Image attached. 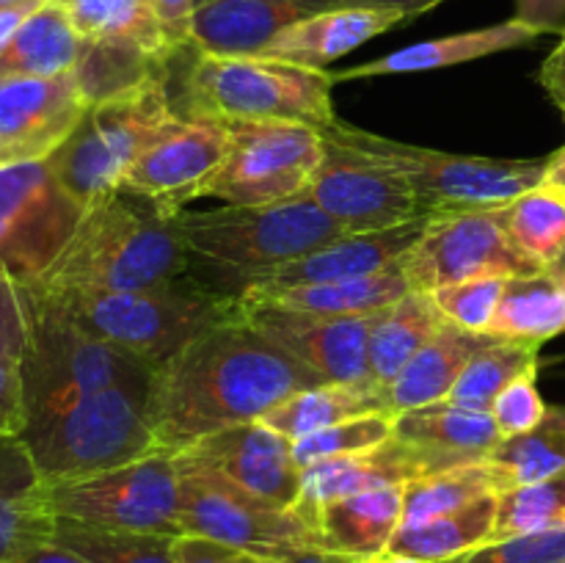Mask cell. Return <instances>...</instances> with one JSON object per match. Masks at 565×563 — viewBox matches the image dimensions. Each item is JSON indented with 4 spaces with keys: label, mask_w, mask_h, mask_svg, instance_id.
I'll return each mask as SVG.
<instances>
[{
    "label": "cell",
    "mask_w": 565,
    "mask_h": 563,
    "mask_svg": "<svg viewBox=\"0 0 565 563\" xmlns=\"http://www.w3.org/2000/svg\"><path fill=\"white\" fill-rule=\"evenodd\" d=\"M230 152V127L218 119L177 114L130 166L119 191L152 202L160 213L177 215L202 199L204 185Z\"/></svg>",
    "instance_id": "obj_16"
},
{
    "label": "cell",
    "mask_w": 565,
    "mask_h": 563,
    "mask_svg": "<svg viewBox=\"0 0 565 563\" xmlns=\"http://www.w3.org/2000/svg\"><path fill=\"white\" fill-rule=\"evenodd\" d=\"M33 11H36V9H33ZM28 14H31V11H3V14H0V47L9 42L11 33L20 28V22L25 20Z\"/></svg>",
    "instance_id": "obj_57"
},
{
    "label": "cell",
    "mask_w": 565,
    "mask_h": 563,
    "mask_svg": "<svg viewBox=\"0 0 565 563\" xmlns=\"http://www.w3.org/2000/svg\"><path fill=\"white\" fill-rule=\"evenodd\" d=\"M414 480L412 464L406 453L401 450L395 439L381 445L379 450L359 453V456L345 458H326L301 469V495L292 511L312 528L318 522V513L329 502L342 500V497L359 495V491L381 489V486L408 484ZM318 539V535H315Z\"/></svg>",
    "instance_id": "obj_26"
},
{
    "label": "cell",
    "mask_w": 565,
    "mask_h": 563,
    "mask_svg": "<svg viewBox=\"0 0 565 563\" xmlns=\"http://www.w3.org/2000/svg\"><path fill=\"white\" fill-rule=\"evenodd\" d=\"M403 486L406 484L381 486L329 502L315 522L320 550L362 561L384 555L392 535L403 524Z\"/></svg>",
    "instance_id": "obj_25"
},
{
    "label": "cell",
    "mask_w": 565,
    "mask_h": 563,
    "mask_svg": "<svg viewBox=\"0 0 565 563\" xmlns=\"http://www.w3.org/2000/svg\"><path fill=\"white\" fill-rule=\"evenodd\" d=\"M177 230L191 268H207L215 279L232 282L230 296H241L254 276L348 235L309 196L274 204H226L204 213L182 210Z\"/></svg>",
    "instance_id": "obj_4"
},
{
    "label": "cell",
    "mask_w": 565,
    "mask_h": 563,
    "mask_svg": "<svg viewBox=\"0 0 565 563\" xmlns=\"http://www.w3.org/2000/svg\"><path fill=\"white\" fill-rule=\"evenodd\" d=\"M565 331V282L555 270H539L508 282L489 334L502 340L546 342Z\"/></svg>",
    "instance_id": "obj_34"
},
{
    "label": "cell",
    "mask_w": 565,
    "mask_h": 563,
    "mask_svg": "<svg viewBox=\"0 0 565 563\" xmlns=\"http://www.w3.org/2000/svg\"><path fill=\"white\" fill-rule=\"evenodd\" d=\"M237 315L326 381H364L373 315H318L235 296Z\"/></svg>",
    "instance_id": "obj_17"
},
{
    "label": "cell",
    "mask_w": 565,
    "mask_h": 563,
    "mask_svg": "<svg viewBox=\"0 0 565 563\" xmlns=\"http://www.w3.org/2000/svg\"><path fill=\"white\" fill-rule=\"evenodd\" d=\"M83 39L58 0H47L20 22L0 47V77L70 75L81 59Z\"/></svg>",
    "instance_id": "obj_28"
},
{
    "label": "cell",
    "mask_w": 565,
    "mask_h": 563,
    "mask_svg": "<svg viewBox=\"0 0 565 563\" xmlns=\"http://www.w3.org/2000/svg\"><path fill=\"white\" fill-rule=\"evenodd\" d=\"M539 83L552 99L561 116L565 119V33L561 36V44L546 55V61L539 70Z\"/></svg>",
    "instance_id": "obj_52"
},
{
    "label": "cell",
    "mask_w": 565,
    "mask_h": 563,
    "mask_svg": "<svg viewBox=\"0 0 565 563\" xmlns=\"http://www.w3.org/2000/svg\"><path fill=\"white\" fill-rule=\"evenodd\" d=\"M230 152L202 196L226 204H274L307 196L323 160V132L298 121H224Z\"/></svg>",
    "instance_id": "obj_11"
},
{
    "label": "cell",
    "mask_w": 565,
    "mask_h": 563,
    "mask_svg": "<svg viewBox=\"0 0 565 563\" xmlns=\"http://www.w3.org/2000/svg\"><path fill=\"white\" fill-rule=\"evenodd\" d=\"M36 298L97 340L136 353L152 368L169 362L202 331L235 318V296L196 282H166L138 290H42Z\"/></svg>",
    "instance_id": "obj_3"
},
{
    "label": "cell",
    "mask_w": 565,
    "mask_h": 563,
    "mask_svg": "<svg viewBox=\"0 0 565 563\" xmlns=\"http://www.w3.org/2000/svg\"><path fill=\"white\" fill-rule=\"evenodd\" d=\"M58 517L44 497V486L0 489V563H22L39 546L53 544Z\"/></svg>",
    "instance_id": "obj_41"
},
{
    "label": "cell",
    "mask_w": 565,
    "mask_h": 563,
    "mask_svg": "<svg viewBox=\"0 0 565 563\" xmlns=\"http://www.w3.org/2000/svg\"><path fill=\"white\" fill-rule=\"evenodd\" d=\"M44 3H47V0H0V14H3V11H33Z\"/></svg>",
    "instance_id": "obj_58"
},
{
    "label": "cell",
    "mask_w": 565,
    "mask_h": 563,
    "mask_svg": "<svg viewBox=\"0 0 565 563\" xmlns=\"http://www.w3.org/2000/svg\"><path fill=\"white\" fill-rule=\"evenodd\" d=\"M544 36L535 28L524 25L522 20H505L489 28H475V31L452 33V36L428 39V42L408 44V47L395 50L390 55H381L375 61L351 66V70L331 72L334 83L359 81V77H381V75H412V72L445 70V66L469 64V61L486 59V55L505 53V50L524 47L535 39Z\"/></svg>",
    "instance_id": "obj_24"
},
{
    "label": "cell",
    "mask_w": 565,
    "mask_h": 563,
    "mask_svg": "<svg viewBox=\"0 0 565 563\" xmlns=\"http://www.w3.org/2000/svg\"><path fill=\"white\" fill-rule=\"evenodd\" d=\"M508 282L511 279H505V276H483V279L439 287L428 296L434 298L436 309L445 315L447 323L472 331V334H489Z\"/></svg>",
    "instance_id": "obj_44"
},
{
    "label": "cell",
    "mask_w": 565,
    "mask_h": 563,
    "mask_svg": "<svg viewBox=\"0 0 565 563\" xmlns=\"http://www.w3.org/2000/svg\"><path fill=\"white\" fill-rule=\"evenodd\" d=\"M497 215L513 246L541 270H550L563 257L565 196L561 191L539 185L508 202L505 208H497Z\"/></svg>",
    "instance_id": "obj_37"
},
{
    "label": "cell",
    "mask_w": 565,
    "mask_h": 563,
    "mask_svg": "<svg viewBox=\"0 0 565 563\" xmlns=\"http://www.w3.org/2000/svg\"><path fill=\"white\" fill-rule=\"evenodd\" d=\"M177 116L169 81L88 105L81 125L47 158L50 171L83 210L119 191L130 166Z\"/></svg>",
    "instance_id": "obj_9"
},
{
    "label": "cell",
    "mask_w": 565,
    "mask_h": 563,
    "mask_svg": "<svg viewBox=\"0 0 565 563\" xmlns=\"http://www.w3.org/2000/svg\"><path fill=\"white\" fill-rule=\"evenodd\" d=\"M31 301V340L22 357L28 425L53 417L81 397L110 386H152L154 368L136 353L97 340L36 298Z\"/></svg>",
    "instance_id": "obj_8"
},
{
    "label": "cell",
    "mask_w": 565,
    "mask_h": 563,
    "mask_svg": "<svg viewBox=\"0 0 565 563\" xmlns=\"http://www.w3.org/2000/svg\"><path fill=\"white\" fill-rule=\"evenodd\" d=\"M28 428L25 381L14 359H0V439H20Z\"/></svg>",
    "instance_id": "obj_49"
},
{
    "label": "cell",
    "mask_w": 565,
    "mask_h": 563,
    "mask_svg": "<svg viewBox=\"0 0 565 563\" xmlns=\"http://www.w3.org/2000/svg\"><path fill=\"white\" fill-rule=\"evenodd\" d=\"M88 103L75 75L0 77V158L47 160L81 125Z\"/></svg>",
    "instance_id": "obj_18"
},
{
    "label": "cell",
    "mask_w": 565,
    "mask_h": 563,
    "mask_svg": "<svg viewBox=\"0 0 565 563\" xmlns=\"http://www.w3.org/2000/svg\"><path fill=\"white\" fill-rule=\"evenodd\" d=\"M550 270H555V274L557 276H561V279L565 282V252H563V257L561 259H557V263L555 265H552V268Z\"/></svg>",
    "instance_id": "obj_60"
},
{
    "label": "cell",
    "mask_w": 565,
    "mask_h": 563,
    "mask_svg": "<svg viewBox=\"0 0 565 563\" xmlns=\"http://www.w3.org/2000/svg\"><path fill=\"white\" fill-rule=\"evenodd\" d=\"M177 456L213 469L230 484L274 506L292 508L301 495V467L292 456V442L268 428L263 419L204 436Z\"/></svg>",
    "instance_id": "obj_19"
},
{
    "label": "cell",
    "mask_w": 565,
    "mask_h": 563,
    "mask_svg": "<svg viewBox=\"0 0 565 563\" xmlns=\"http://www.w3.org/2000/svg\"><path fill=\"white\" fill-rule=\"evenodd\" d=\"M367 563H425V561H417V557H406V555H395V552H384V555H379V557H370Z\"/></svg>",
    "instance_id": "obj_59"
},
{
    "label": "cell",
    "mask_w": 565,
    "mask_h": 563,
    "mask_svg": "<svg viewBox=\"0 0 565 563\" xmlns=\"http://www.w3.org/2000/svg\"><path fill=\"white\" fill-rule=\"evenodd\" d=\"M199 3H204V0H196V6H199Z\"/></svg>",
    "instance_id": "obj_62"
},
{
    "label": "cell",
    "mask_w": 565,
    "mask_h": 563,
    "mask_svg": "<svg viewBox=\"0 0 565 563\" xmlns=\"http://www.w3.org/2000/svg\"><path fill=\"white\" fill-rule=\"evenodd\" d=\"M401 265L408 287L417 293H434L483 276L516 279L541 270L513 246L497 210L430 215Z\"/></svg>",
    "instance_id": "obj_14"
},
{
    "label": "cell",
    "mask_w": 565,
    "mask_h": 563,
    "mask_svg": "<svg viewBox=\"0 0 565 563\" xmlns=\"http://www.w3.org/2000/svg\"><path fill=\"white\" fill-rule=\"evenodd\" d=\"M28 340H31L28 290L9 268L0 265V359L22 362Z\"/></svg>",
    "instance_id": "obj_47"
},
{
    "label": "cell",
    "mask_w": 565,
    "mask_h": 563,
    "mask_svg": "<svg viewBox=\"0 0 565 563\" xmlns=\"http://www.w3.org/2000/svg\"><path fill=\"white\" fill-rule=\"evenodd\" d=\"M191 270L177 219L152 202L116 191L83 213L75 235L42 279V290H138Z\"/></svg>",
    "instance_id": "obj_2"
},
{
    "label": "cell",
    "mask_w": 565,
    "mask_h": 563,
    "mask_svg": "<svg viewBox=\"0 0 565 563\" xmlns=\"http://www.w3.org/2000/svg\"><path fill=\"white\" fill-rule=\"evenodd\" d=\"M323 141V160L315 171L307 196L348 235L392 230L408 221L428 219L412 185L395 169L334 141L326 132Z\"/></svg>",
    "instance_id": "obj_15"
},
{
    "label": "cell",
    "mask_w": 565,
    "mask_h": 563,
    "mask_svg": "<svg viewBox=\"0 0 565 563\" xmlns=\"http://www.w3.org/2000/svg\"><path fill=\"white\" fill-rule=\"evenodd\" d=\"M489 334H472L458 326L445 323V329L417 351V357L397 373V379L386 386V406L390 412L401 414L408 408L430 406V403L447 401L452 384L469 359L475 357Z\"/></svg>",
    "instance_id": "obj_29"
},
{
    "label": "cell",
    "mask_w": 565,
    "mask_h": 563,
    "mask_svg": "<svg viewBox=\"0 0 565 563\" xmlns=\"http://www.w3.org/2000/svg\"><path fill=\"white\" fill-rule=\"evenodd\" d=\"M177 467L182 533L274 557L318 546L312 528L292 508L274 506L182 456H177Z\"/></svg>",
    "instance_id": "obj_12"
},
{
    "label": "cell",
    "mask_w": 565,
    "mask_h": 563,
    "mask_svg": "<svg viewBox=\"0 0 565 563\" xmlns=\"http://www.w3.org/2000/svg\"><path fill=\"white\" fill-rule=\"evenodd\" d=\"M315 14L301 0H204L191 22V50L204 55H259L276 33Z\"/></svg>",
    "instance_id": "obj_23"
},
{
    "label": "cell",
    "mask_w": 565,
    "mask_h": 563,
    "mask_svg": "<svg viewBox=\"0 0 565 563\" xmlns=\"http://www.w3.org/2000/svg\"><path fill=\"white\" fill-rule=\"evenodd\" d=\"M500 491L539 484L565 469V406H550L533 431L508 436L486 458Z\"/></svg>",
    "instance_id": "obj_36"
},
{
    "label": "cell",
    "mask_w": 565,
    "mask_h": 563,
    "mask_svg": "<svg viewBox=\"0 0 565 563\" xmlns=\"http://www.w3.org/2000/svg\"><path fill=\"white\" fill-rule=\"evenodd\" d=\"M497 497L500 495H486L458 511L430 519V522L401 524L386 552L417 557L425 563H447L452 557L467 555V552L489 544L494 535Z\"/></svg>",
    "instance_id": "obj_32"
},
{
    "label": "cell",
    "mask_w": 565,
    "mask_h": 563,
    "mask_svg": "<svg viewBox=\"0 0 565 563\" xmlns=\"http://www.w3.org/2000/svg\"><path fill=\"white\" fill-rule=\"evenodd\" d=\"M408 287L403 265L379 270V274L359 276V279L323 282V285L279 287V290H246L241 296L263 298V301L281 304V307L301 309L318 315H375L381 309L401 301Z\"/></svg>",
    "instance_id": "obj_31"
},
{
    "label": "cell",
    "mask_w": 565,
    "mask_h": 563,
    "mask_svg": "<svg viewBox=\"0 0 565 563\" xmlns=\"http://www.w3.org/2000/svg\"><path fill=\"white\" fill-rule=\"evenodd\" d=\"M323 132L395 169L412 185L414 196L428 219L445 213H467V210L505 208L522 193L544 185L546 169H550V158L494 160L450 155L375 136V132L340 119L323 127Z\"/></svg>",
    "instance_id": "obj_7"
},
{
    "label": "cell",
    "mask_w": 565,
    "mask_h": 563,
    "mask_svg": "<svg viewBox=\"0 0 565 563\" xmlns=\"http://www.w3.org/2000/svg\"><path fill=\"white\" fill-rule=\"evenodd\" d=\"M58 519L127 533L182 535L180 467L174 453L152 450L121 467L44 486Z\"/></svg>",
    "instance_id": "obj_10"
},
{
    "label": "cell",
    "mask_w": 565,
    "mask_h": 563,
    "mask_svg": "<svg viewBox=\"0 0 565 563\" xmlns=\"http://www.w3.org/2000/svg\"><path fill=\"white\" fill-rule=\"evenodd\" d=\"M320 384L323 375L235 315L154 368L149 386L154 450L177 456L204 436L263 419L290 395Z\"/></svg>",
    "instance_id": "obj_1"
},
{
    "label": "cell",
    "mask_w": 565,
    "mask_h": 563,
    "mask_svg": "<svg viewBox=\"0 0 565 563\" xmlns=\"http://www.w3.org/2000/svg\"><path fill=\"white\" fill-rule=\"evenodd\" d=\"M408 20L401 9H370V6H345V9H326L292 22L276 33L274 42L259 55L287 64L326 70L331 61L342 59L351 50L362 47L373 36H381L390 28Z\"/></svg>",
    "instance_id": "obj_22"
},
{
    "label": "cell",
    "mask_w": 565,
    "mask_h": 563,
    "mask_svg": "<svg viewBox=\"0 0 565 563\" xmlns=\"http://www.w3.org/2000/svg\"><path fill=\"white\" fill-rule=\"evenodd\" d=\"M544 185L555 188L565 196V147L557 149L555 155H550V169H546Z\"/></svg>",
    "instance_id": "obj_56"
},
{
    "label": "cell",
    "mask_w": 565,
    "mask_h": 563,
    "mask_svg": "<svg viewBox=\"0 0 565 563\" xmlns=\"http://www.w3.org/2000/svg\"><path fill=\"white\" fill-rule=\"evenodd\" d=\"M20 442L42 486L136 461L154 450L149 390L110 386L94 392L42 423L28 425Z\"/></svg>",
    "instance_id": "obj_6"
},
{
    "label": "cell",
    "mask_w": 565,
    "mask_h": 563,
    "mask_svg": "<svg viewBox=\"0 0 565 563\" xmlns=\"http://www.w3.org/2000/svg\"><path fill=\"white\" fill-rule=\"evenodd\" d=\"M86 42L136 44L163 59H174L154 14L152 0H58Z\"/></svg>",
    "instance_id": "obj_35"
},
{
    "label": "cell",
    "mask_w": 565,
    "mask_h": 563,
    "mask_svg": "<svg viewBox=\"0 0 565 563\" xmlns=\"http://www.w3.org/2000/svg\"><path fill=\"white\" fill-rule=\"evenodd\" d=\"M486 495H500L494 469L486 461L414 478L403 486V524L430 522Z\"/></svg>",
    "instance_id": "obj_39"
},
{
    "label": "cell",
    "mask_w": 565,
    "mask_h": 563,
    "mask_svg": "<svg viewBox=\"0 0 565 563\" xmlns=\"http://www.w3.org/2000/svg\"><path fill=\"white\" fill-rule=\"evenodd\" d=\"M86 210L64 191L47 160L0 169V265L22 285L42 279Z\"/></svg>",
    "instance_id": "obj_13"
},
{
    "label": "cell",
    "mask_w": 565,
    "mask_h": 563,
    "mask_svg": "<svg viewBox=\"0 0 565 563\" xmlns=\"http://www.w3.org/2000/svg\"><path fill=\"white\" fill-rule=\"evenodd\" d=\"M557 528H565V469L539 484L500 491L497 497V522L491 541Z\"/></svg>",
    "instance_id": "obj_42"
},
{
    "label": "cell",
    "mask_w": 565,
    "mask_h": 563,
    "mask_svg": "<svg viewBox=\"0 0 565 563\" xmlns=\"http://www.w3.org/2000/svg\"><path fill=\"white\" fill-rule=\"evenodd\" d=\"M362 414H392L386 406L384 386L375 384L373 379L326 381L312 390H301L270 408L263 423L285 439L296 442Z\"/></svg>",
    "instance_id": "obj_27"
},
{
    "label": "cell",
    "mask_w": 565,
    "mask_h": 563,
    "mask_svg": "<svg viewBox=\"0 0 565 563\" xmlns=\"http://www.w3.org/2000/svg\"><path fill=\"white\" fill-rule=\"evenodd\" d=\"M516 20L541 33H565V0H513Z\"/></svg>",
    "instance_id": "obj_51"
},
{
    "label": "cell",
    "mask_w": 565,
    "mask_h": 563,
    "mask_svg": "<svg viewBox=\"0 0 565 563\" xmlns=\"http://www.w3.org/2000/svg\"><path fill=\"white\" fill-rule=\"evenodd\" d=\"M392 431H395L392 414H362V417H351L345 423L296 439L292 456L301 469L315 461H326V458L359 456V453L379 450L381 445H386L392 439Z\"/></svg>",
    "instance_id": "obj_43"
},
{
    "label": "cell",
    "mask_w": 565,
    "mask_h": 563,
    "mask_svg": "<svg viewBox=\"0 0 565 563\" xmlns=\"http://www.w3.org/2000/svg\"><path fill=\"white\" fill-rule=\"evenodd\" d=\"M329 70L287 64L265 55L196 53L185 81L182 116L218 121H298L329 127L334 116Z\"/></svg>",
    "instance_id": "obj_5"
},
{
    "label": "cell",
    "mask_w": 565,
    "mask_h": 563,
    "mask_svg": "<svg viewBox=\"0 0 565 563\" xmlns=\"http://www.w3.org/2000/svg\"><path fill=\"white\" fill-rule=\"evenodd\" d=\"M285 563H367V561L353 555H342V552L320 550V546H303V550L290 552V555L285 557Z\"/></svg>",
    "instance_id": "obj_54"
},
{
    "label": "cell",
    "mask_w": 565,
    "mask_h": 563,
    "mask_svg": "<svg viewBox=\"0 0 565 563\" xmlns=\"http://www.w3.org/2000/svg\"><path fill=\"white\" fill-rule=\"evenodd\" d=\"M22 563H88V561L86 557L77 555V552L66 550V546L55 544L53 541V544L39 546V550L31 552V555H28Z\"/></svg>",
    "instance_id": "obj_55"
},
{
    "label": "cell",
    "mask_w": 565,
    "mask_h": 563,
    "mask_svg": "<svg viewBox=\"0 0 565 563\" xmlns=\"http://www.w3.org/2000/svg\"><path fill=\"white\" fill-rule=\"evenodd\" d=\"M174 557L177 563H285V557L259 555V552L188 533L174 539Z\"/></svg>",
    "instance_id": "obj_48"
},
{
    "label": "cell",
    "mask_w": 565,
    "mask_h": 563,
    "mask_svg": "<svg viewBox=\"0 0 565 563\" xmlns=\"http://www.w3.org/2000/svg\"><path fill=\"white\" fill-rule=\"evenodd\" d=\"M546 408L550 406H546L539 390V364H530L524 373H519L516 379L497 395L494 406H491V417H494L502 439H508V436H519L533 431L535 425L546 417Z\"/></svg>",
    "instance_id": "obj_45"
},
{
    "label": "cell",
    "mask_w": 565,
    "mask_h": 563,
    "mask_svg": "<svg viewBox=\"0 0 565 563\" xmlns=\"http://www.w3.org/2000/svg\"><path fill=\"white\" fill-rule=\"evenodd\" d=\"M174 59H163L136 44L121 42H86L83 39L81 59L75 75L77 88L88 105L138 92L149 83L169 81V66Z\"/></svg>",
    "instance_id": "obj_33"
},
{
    "label": "cell",
    "mask_w": 565,
    "mask_h": 563,
    "mask_svg": "<svg viewBox=\"0 0 565 563\" xmlns=\"http://www.w3.org/2000/svg\"><path fill=\"white\" fill-rule=\"evenodd\" d=\"M392 439L406 453L414 478H425L486 461L502 434L491 412L439 401L397 414Z\"/></svg>",
    "instance_id": "obj_20"
},
{
    "label": "cell",
    "mask_w": 565,
    "mask_h": 563,
    "mask_svg": "<svg viewBox=\"0 0 565 563\" xmlns=\"http://www.w3.org/2000/svg\"><path fill=\"white\" fill-rule=\"evenodd\" d=\"M539 342L502 340V337L489 334L483 346L475 351V357L469 359L463 373L458 375L447 401L456 403V406L491 412L497 395L530 364H539Z\"/></svg>",
    "instance_id": "obj_38"
},
{
    "label": "cell",
    "mask_w": 565,
    "mask_h": 563,
    "mask_svg": "<svg viewBox=\"0 0 565 563\" xmlns=\"http://www.w3.org/2000/svg\"><path fill=\"white\" fill-rule=\"evenodd\" d=\"M312 11H326V9H345V6H370V9H401L408 17H417L423 11L434 9L441 0H301Z\"/></svg>",
    "instance_id": "obj_53"
},
{
    "label": "cell",
    "mask_w": 565,
    "mask_h": 563,
    "mask_svg": "<svg viewBox=\"0 0 565 563\" xmlns=\"http://www.w3.org/2000/svg\"><path fill=\"white\" fill-rule=\"evenodd\" d=\"M177 535L127 533V530H105L92 524L58 519L55 544L77 552L88 563H177Z\"/></svg>",
    "instance_id": "obj_40"
},
{
    "label": "cell",
    "mask_w": 565,
    "mask_h": 563,
    "mask_svg": "<svg viewBox=\"0 0 565 563\" xmlns=\"http://www.w3.org/2000/svg\"><path fill=\"white\" fill-rule=\"evenodd\" d=\"M3 166H6V163H3V158H0V169H3Z\"/></svg>",
    "instance_id": "obj_61"
},
{
    "label": "cell",
    "mask_w": 565,
    "mask_h": 563,
    "mask_svg": "<svg viewBox=\"0 0 565 563\" xmlns=\"http://www.w3.org/2000/svg\"><path fill=\"white\" fill-rule=\"evenodd\" d=\"M445 315L436 309L428 293L408 290L401 301L373 315L367 340V370L379 386H390L403 368L428 346L441 329Z\"/></svg>",
    "instance_id": "obj_30"
},
{
    "label": "cell",
    "mask_w": 565,
    "mask_h": 563,
    "mask_svg": "<svg viewBox=\"0 0 565 563\" xmlns=\"http://www.w3.org/2000/svg\"><path fill=\"white\" fill-rule=\"evenodd\" d=\"M428 219L408 221L381 232H356L342 235L337 241L312 248L303 257L281 263L265 274L254 276L241 293L246 290H279V287L323 285V282L359 279V276L379 274L392 268L408 254V248L419 241Z\"/></svg>",
    "instance_id": "obj_21"
},
{
    "label": "cell",
    "mask_w": 565,
    "mask_h": 563,
    "mask_svg": "<svg viewBox=\"0 0 565 563\" xmlns=\"http://www.w3.org/2000/svg\"><path fill=\"white\" fill-rule=\"evenodd\" d=\"M163 36L174 53L191 47V22L196 0H152Z\"/></svg>",
    "instance_id": "obj_50"
},
{
    "label": "cell",
    "mask_w": 565,
    "mask_h": 563,
    "mask_svg": "<svg viewBox=\"0 0 565 563\" xmlns=\"http://www.w3.org/2000/svg\"><path fill=\"white\" fill-rule=\"evenodd\" d=\"M565 561V528L541 530V533L511 535L489 541L478 550L447 563H561Z\"/></svg>",
    "instance_id": "obj_46"
}]
</instances>
